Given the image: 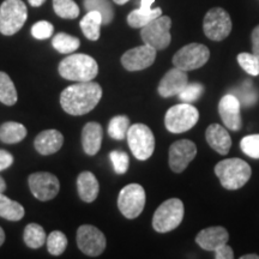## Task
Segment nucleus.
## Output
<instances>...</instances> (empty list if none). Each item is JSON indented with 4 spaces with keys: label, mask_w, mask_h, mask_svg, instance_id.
Here are the masks:
<instances>
[{
    "label": "nucleus",
    "mask_w": 259,
    "mask_h": 259,
    "mask_svg": "<svg viewBox=\"0 0 259 259\" xmlns=\"http://www.w3.org/2000/svg\"><path fill=\"white\" fill-rule=\"evenodd\" d=\"M102 89L95 82H79L67 87L60 95V105L71 115H84L97 106Z\"/></svg>",
    "instance_id": "nucleus-1"
},
{
    "label": "nucleus",
    "mask_w": 259,
    "mask_h": 259,
    "mask_svg": "<svg viewBox=\"0 0 259 259\" xmlns=\"http://www.w3.org/2000/svg\"><path fill=\"white\" fill-rule=\"evenodd\" d=\"M59 73L65 79L74 82H89L99 73V65L93 57L87 54H71L61 60Z\"/></svg>",
    "instance_id": "nucleus-2"
},
{
    "label": "nucleus",
    "mask_w": 259,
    "mask_h": 259,
    "mask_svg": "<svg viewBox=\"0 0 259 259\" xmlns=\"http://www.w3.org/2000/svg\"><path fill=\"white\" fill-rule=\"evenodd\" d=\"M215 174L225 189L238 190L250 180L252 169L246 161L233 157L219 162L215 166Z\"/></svg>",
    "instance_id": "nucleus-3"
},
{
    "label": "nucleus",
    "mask_w": 259,
    "mask_h": 259,
    "mask_svg": "<svg viewBox=\"0 0 259 259\" xmlns=\"http://www.w3.org/2000/svg\"><path fill=\"white\" fill-rule=\"evenodd\" d=\"M184 204L180 199L170 198L158 206L153 218V227L158 233H168L180 226L184 219Z\"/></svg>",
    "instance_id": "nucleus-4"
},
{
    "label": "nucleus",
    "mask_w": 259,
    "mask_h": 259,
    "mask_svg": "<svg viewBox=\"0 0 259 259\" xmlns=\"http://www.w3.org/2000/svg\"><path fill=\"white\" fill-rule=\"evenodd\" d=\"M27 18L28 10L22 0H5L0 6V32L11 36L21 30Z\"/></svg>",
    "instance_id": "nucleus-5"
},
{
    "label": "nucleus",
    "mask_w": 259,
    "mask_h": 259,
    "mask_svg": "<svg viewBox=\"0 0 259 259\" xmlns=\"http://www.w3.org/2000/svg\"><path fill=\"white\" fill-rule=\"evenodd\" d=\"M199 112L191 103H179L170 107L164 116V125L171 134H183L197 124Z\"/></svg>",
    "instance_id": "nucleus-6"
},
{
    "label": "nucleus",
    "mask_w": 259,
    "mask_h": 259,
    "mask_svg": "<svg viewBox=\"0 0 259 259\" xmlns=\"http://www.w3.org/2000/svg\"><path fill=\"white\" fill-rule=\"evenodd\" d=\"M126 138L132 154L137 160L145 161L154 154L155 137L147 125L135 124L130 126Z\"/></svg>",
    "instance_id": "nucleus-7"
},
{
    "label": "nucleus",
    "mask_w": 259,
    "mask_h": 259,
    "mask_svg": "<svg viewBox=\"0 0 259 259\" xmlns=\"http://www.w3.org/2000/svg\"><path fill=\"white\" fill-rule=\"evenodd\" d=\"M171 19L168 16H160L155 18L150 23L142 28L141 37L145 45L155 48L156 51H162L169 46Z\"/></svg>",
    "instance_id": "nucleus-8"
},
{
    "label": "nucleus",
    "mask_w": 259,
    "mask_h": 259,
    "mask_svg": "<svg viewBox=\"0 0 259 259\" xmlns=\"http://www.w3.org/2000/svg\"><path fill=\"white\" fill-rule=\"evenodd\" d=\"M210 58V51L206 46L202 44L186 45L174 54L173 65L178 69L184 71H192L202 67L208 63Z\"/></svg>",
    "instance_id": "nucleus-9"
},
{
    "label": "nucleus",
    "mask_w": 259,
    "mask_h": 259,
    "mask_svg": "<svg viewBox=\"0 0 259 259\" xmlns=\"http://www.w3.org/2000/svg\"><path fill=\"white\" fill-rule=\"evenodd\" d=\"M145 206V191L139 184H130L120 191L118 208L126 219H137Z\"/></svg>",
    "instance_id": "nucleus-10"
},
{
    "label": "nucleus",
    "mask_w": 259,
    "mask_h": 259,
    "mask_svg": "<svg viewBox=\"0 0 259 259\" xmlns=\"http://www.w3.org/2000/svg\"><path fill=\"white\" fill-rule=\"evenodd\" d=\"M203 30L205 36L211 41L225 40L232 31L231 16L221 8L209 10L204 17Z\"/></svg>",
    "instance_id": "nucleus-11"
},
{
    "label": "nucleus",
    "mask_w": 259,
    "mask_h": 259,
    "mask_svg": "<svg viewBox=\"0 0 259 259\" xmlns=\"http://www.w3.org/2000/svg\"><path fill=\"white\" fill-rule=\"evenodd\" d=\"M77 245L84 254L97 257L105 251L106 236L96 227L83 225L77 231Z\"/></svg>",
    "instance_id": "nucleus-12"
},
{
    "label": "nucleus",
    "mask_w": 259,
    "mask_h": 259,
    "mask_svg": "<svg viewBox=\"0 0 259 259\" xmlns=\"http://www.w3.org/2000/svg\"><path fill=\"white\" fill-rule=\"evenodd\" d=\"M28 183L35 198L42 200V202L53 199L60 189L58 178L47 171H38V173L31 174L29 177Z\"/></svg>",
    "instance_id": "nucleus-13"
},
{
    "label": "nucleus",
    "mask_w": 259,
    "mask_h": 259,
    "mask_svg": "<svg viewBox=\"0 0 259 259\" xmlns=\"http://www.w3.org/2000/svg\"><path fill=\"white\" fill-rule=\"evenodd\" d=\"M197 147L189 139L174 142L169 148V167L174 173H183L196 157Z\"/></svg>",
    "instance_id": "nucleus-14"
},
{
    "label": "nucleus",
    "mask_w": 259,
    "mask_h": 259,
    "mask_svg": "<svg viewBox=\"0 0 259 259\" xmlns=\"http://www.w3.org/2000/svg\"><path fill=\"white\" fill-rule=\"evenodd\" d=\"M155 59H156V50L144 44L143 46L125 52L124 56L121 57V64L127 71L135 72V71L148 69L154 64Z\"/></svg>",
    "instance_id": "nucleus-15"
},
{
    "label": "nucleus",
    "mask_w": 259,
    "mask_h": 259,
    "mask_svg": "<svg viewBox=\"0 0 259 259\" xmlns=\"http://www.w3.org/2000/svg\"><path fill=\"white\" fill-rule=\"evenodd\" d=\"M241 103L238 97L232 93L227 94L219 103V113L223 124L232 131H239L242 126L241 121Z\"/></svg>",
    "instance_id": "nucleus-16"
},
{
    "label": "nucleus",
    "mask_w": 259,
    "mask_h": 259,
    "mask_svg": "<svg viewBox=\"0 0 259 259\" xmlns=\"http://www.w3.org/2000/svg\"><path fill=\"white\" fill-rule=\"evenodd\" d=\"M187 84H189V77H187L186 71L174 66L161 79L157 92L162 97L179 95L186 88Z\"/></svg>",
    "instance_id": "nucleus-17"
},
{
    "label": "nucleus",
    "mask_w": 259,
    "mask_h": 259,
    "mask_svg": "<svg viewBox=\"0 0 259 259\" xmlns=\"http://www.w3.org/2000/svg\"><path fill=\"white\" fill-rule=\"evenodd\" d=\"M229 234L223 227H209L200 231L196 236V242L203 250L215 251L220 246L228 242Z\"/></svg>",
    "instance_id": "nucleus-18"
},
{
    "label": "nucleus",
    "mask_w": 259,
    "mask_h": 259,
    "mask_svg": "<svg viewBox=\"0 0 259 259\" xmlns=\"http://www.w3.org/2000/svg\"><path fill=\"white\" fill-rule=\"evenodd\" d=\"M155 0H141V8L134 10L127 16V23L131 28H143L155 18L160 17L162 10L160 8L151 9Z\"/></svg>",
    "instance_id": "nucleus-19"
},
{
    "label": "nucleus",
    "mask_w": 259,
    "mask_h": 259,
    "mask_svg": "<svg viewBox=\"0 0 259 259\" xmlns=\"http://www.w3.org/2000/svg\"><path fill=\"white\" fill-rule=\"evenodd\" d=\"M208 144L220 155H227L232 147V138L228 131L219 124H211L205 131Z\"/></svg>",
    "instance_id": "nucleus-20"
},
{
    "label": "nucleus",
    "mask_w": 259,
    "mask_h": 259,
    "mask_svg": "<svg viewBox=\"0 0 259 259\" xmlns=\"http://www.w3.org/2000/svg\"><path fill=\"white\" fill-rule=\"evenodd\" d=\"M103 131L99 122H88L83 127L82 144L84 153L89 156H94L100 151L102 144Z\"/></svg>",
    "instance_id": "nucleus-21"
},
{
    "label": "nucleus",
    "mask_w": 259,
    "mask_h": 259,
    "mask_svg": "<svg viewBox=\"0 0 259 259\" xmlns=\"http://www.w3.org/2000/svg\"><path fill=\"white\" fill-rule=\"evenodd\" d=\"M64 136L57 130H46L42 131L40 135L35 138L34 145L37 153L41 155H52L63 147Z\"/></svg>",
    "instance_id": "nucleus-22"
},
{
    "label": "nucleus",
    "mask_w": 259,
    "mask_h": 259,
    "mask_svg": "<svg viewBox=\"0 0 259 259\" xmlns=\"http://www.w3.org/2000/svg\"><path fill=\"white\" fill-rule=\"evenodd\" d=\"M77 190L80 199L85 203H92L99 196V181L92 171H83L77 179Z\"/></svg>",
    "instance_id": "nucleus-23"
},
{
    "label": "nucleus",
    "mask_w": 259,
    "mask_h": 259,
    "mask_svg": "<svg viewBox=\"0 0 259 259\" xmlns=\"http://www.w3.org/2000/svg\"><path fill=\"white\" fill-rule=\"evenodd\" d=\"M27 136V128L19 122L9 121L0 126V141L6 144H15L22 142Z\"/></svg>",
    "instance_id": "nucleus-24"
},
{
    "label": "nucleus",
    "mask_w": 259,
    "mask_h": 259,
    "mask_svg": "<svg viewBox=\"0 0 259 259\" xmlns=\"http://www.w3.org/2000/svg\"><path fill=\"white\" fill-rule=\"evenodd\" d=\"M79 25L88 40L97 41L100 38V29L102 25L101 15L96 11H88V14L82 18Z\"/></svg>",
    "instance_id": "nucleus-25"
},
{
    "label": "nucleus",
    "mask_w": 259,
    "mask_h": 259,
    "mask_svg": "<svg viewBox=\"0 0 259 259\" xmlns=\"http://www.w3.org/2000/svg\"><path fill=\"white\" fill-rule=\"evenodd\" d=\"M23 216L24 208L21 204L0 193V218L9 221H19L23 219Z\"/></svg>",
    "instance_id": "nucleus-26"
},
{
    "label": "nucleus",
    "mask_w": 259,
    "mask_h": 259,
    "mask_svg": "<svg viewBox=\"0 0 259 259\" xmlns=\"http://www.w3.org/2000/svg\"><path fill=\"white\" fill-rule=\"evenodd\" d=\"M84 8L87 11L99 12L103 25H108L114 18V9L109 0H84Z\"/></svg>",
    "instance_id": "nucleus-27"
},
{
    "label": "nucleus",
    "mask_w": 259,
    "mask_h": 259,
    "mask_svg": "<svg viewBox=\"0 0 259 259\" xmlns=\"http://www.w3.org/2000/svg\"><path fill=\"white\" fill-rule=\"evenodd\" d=\"M0 102L6 106H14L17 102V90L9 74L0 71Z\"/></svg>",
    "instance_id": "nucleus-28"
},
{
    "label": "nucleus",
    "mask_w": 259,
    "mask_h": 259,
    "mask_svg": "<svg viewBox=\"0 0 259 259\" xmlns=\"http://www.w3.org/2000/svg\"><path fill=\"white\" fill-rule=\"evenodd\" d=\"M24 242L30 248H40L47 241L46 233L40 225L30 223L24 229Z\"/></svg>",
    "instance_id": "nucleus-29"
},
{
    "label": "nucleus",
    "mask_w": 259,
    "mask_h": 259,
    "mask_svg": "<svg viewBox=\"0 0 259 259\" xmlns=\"http://www.w3.org/2000/svg\"><path fill=\"white\" fill-rule=\"evenodd\" d=\"M232 94L238 97L241 105L246 107L253 106L258 101V93L251 80H245L241 85H239L238 88L232 90Z\"/></svg>",
    "instance_id": "nucleus-30"
},
{
    "label": "nucleus",
    "mask_w": 259,
    "mask_h": 259,
    "mask_svg": "<svg viewBox=\"0 0 259 259\" xmlns=\"http://www.w3.org/2000/svg\"><path fill=\"white\" fill-rule=\"evenodd\" d=\"M52 45L61 54H70L78 50L80 42L77 37L71 36L65 32H59L53 37Z\"/></svg>",
    "instance_id": "nucleus-31"
},
{
    "label": "nucleus",
    "mask_w": 259,
    "mask_h": 259,
    "mask_svg": "<svg viewBox=\"0 0 259 259\" xmlns=\"http://www.w3.org/2000/svg\"><path fill=\"white\" fill-rule=\"evenodd\" d=\"M130 128V119L126 115H116L109 121L108 135L116 141L125 139Z\"/></svg>",
    "instance_id": "nucleus-32"
},
{
    "label": "nucleus",
    "mask_w": 259,
    "mask_h": 259,
    "mask_svg": "<svg viewBox=\"0 0 259 259\" xmlns=\"http://www.w3.org/2000/svg\"><path fill=\"white\" fill-rule=\"evenodd\" d=\"M54 12L61 18L74 19L79 16V8L73 0H53Z\"/></svg>",
    "instance_id": "nucleus-33"
},
{
    "label": "nucleus",
    "mask_w": 259,
    "mask_h": 259,
    "mask_svg": "<svg viewBox=\"0 0 259 259\" xmlns=\"http://www.w3.org/2000/svg\"><path fill=\"white\" fill-rule=\"evenodd\" d=\"M67 246V239L64 233L59 231L52 232L47 238V248L48 252L53 255H60L64 253Z\"/></svg>",
    "instance_id": "nucleus-34"
},
{
    "label": "nucleus",
    "mask_w": 259,
    "mask_h": 259,
    "mask_svg": "<svg viewBox=\"0 0 259 259\" xmlns=\"http://www.w3.org/2000/svg\"><path fill=\"white\" fill-rule=\"evenodd\" d=\"M238 63L241 69L251 76L259 74V59L253 53H240L238 56Z\"/></svg>",
    "instance_id": "nucleus-35"
},
{
    "label": "nucleus",
    "mask_w": 259,
    "mask_h": 259,
    "mask_svg": "<svg viewBox=\"0 0 259 259\" xmlns=\"http://www.w3.org/2000/svg\"><path fill=\"white\" fill-rule=\"evenodd\" d=\"M240 149L242 153L252 158H259V135L246 136L241 139Z\"/></svg>",
    "instance_id": "nucleus-36"
},
{
    "label": "nucleus",
    "mask_w": 259,
    "mask_h": 259,
    "mask_svg": "<svg viewBox=\"0 0 259 259\" xmlns=\"http://www.w3.org/2000/svg\"><path fill=\"white\" fill-rule=\"evenodd\" d=\"M109 158H111L113 168H114L116 174L121 176V174H125L127 171L130 164L127 154L120 150H114L109 154Z\"/></svg>",
    "instance_id": "nucleus-37"
},
{
    "label": "nucleus",
    "mask_w": 259,
    "mask_h": 259,
    "mask_svg": "<svg viewBox=\"0 0 259 259\" xmlns=\"http://www.w3.org/2000/svg\"><path fill=\"white\" fill-rule=\"evenodd\" d=\"M204 92V87L199 83L187 84L186 88L179 94V99L183 102L191 103L197 101Z\"/></svg>",
    "instance_id": "nucleus-38"
},
{
    "label": "nucleus",
    "mask_w": 259,
    "mask_h": 259,
    "mask_svg": "<svg viewBox=\"0 0 259 259\" xmlns=\"http://www.w3.org/2000/svg\"><path fill=\"white\" fill-rule=\"evenodd\" d=\"M54 31L53 24L47 21H40L31 27V35L37 40L50 38Z\"/></svg>",
    "instance_id": "nucleus-39"
},
{
    "label": "nucleus",
    "mask_w": 259,
    "mask_h": 259,
    "mask_svg": "<svg viewBox=\"0 0 259 259\" xmlns=\"http://www.w3.org/2000/svg\"><path fill=\"white\" fill-rule=\"evenodd\" d=\"M215 258L216 259H233L234 258V252H233L231 246L227 244L220 246L215 251Z\"/></svg>",
    "instance_id": "nucleus-40"
},
{
    "label": "nucleus",
    "mask_w": 259,
    "mask_h": 259,
    "mask_svg": "<svg viewBox=\"0 0 259 259\" xmlns=\"http://www.w3.org/2000/svg\"><path fill=\"white\" fill-rule=\"evenodd\" d=\"M14 163V156L9 151L0 150V171L9 168Z\"/></svg>",
    "instance_id": "nucleus-41"
},
{
    "label": "nucleus",
    "mask_w": 259,
    "mask_h": 259,
    "mask_svg": "<svg viewBox=\"0 0 259 259\" xmlns=\"http://www.w3.org/2000/svg\"><path fill=\"white\" fill-rule=\"evenodd\" d=\"M252 53L259 59V25H257L252 31Z\"/></svg>",
    "instance_id": "nucleus-42"
},
{
    "label": "nucleus",
    "mask_w": 259,
    "mask_h": 259,
    "mask_svg": "<svg viewBox=\"0 0 259 259\" xmlns=\"http://www.w3.org/2000/svg\"><path fill=\"white\" fill-rule=\"evenodd\" d=\"M29 4H30L31 6H34V8H38V6H41L42 4H44L46 0H28Z\"/></svg>",
    "instance_id": "nucleus-43"
},
{
    "label": "nucleus",
    "mask_w": 259,
    "mask_h": 259,
    "mask_svg": "<svg viewBox=\"0 0 259 259\" xmlns=\"http://www.w3.org/2000/svg\"><path fill=\"white\" fill-rule=\"evenodd\" d=\"M6 190V183L5 180L0 177V193H3Z\"/></svg>",
    "instance_id": "nucleus-44"
},
{
    "label": "nucleus",
    "mask_w": 259,
    "mask_h": 259,
    "mask_svg": "<svg viewBox=\"0 0 259 259\" xmlns=\"http://www.w3.org/2000/svg\"><path fill=\"white\" fill-rule=\"evenodd\" d=\"M241 259H259V255L258 254H254V253L245 254V255H242Z\"/></svg>",
    "instance_id": "nucleus-45"
},
{
    "label": "nucleus",
    "mask_w": 259,
    "mask_h": 259,
    "mask_svg": "<svg viewBox=\"0 0 259 259\" xmlns=\"http://www.w3.org/2000/svg\"><path fill=\"white\" fill-rule=\"evenodd\" d=\"M4 241H5V233L3 231L2 227H0V246L4 244Z\"/></svg>",
    "instance_id": "nucleus-46"
},
{
    "label": "nucleus",
    "mask_w": 259,
    "mask_h": 259,
    "mask_svg": "<svg viewBox=\"0 0 259 259\" xmlns=\"http://www.w3.org/2000/svg\"><path fill=\"white\" fill-rule=\"evenodd\" d=\"M113 2H114L115 4H118V5H124L128 2V0H113Z\"/></svg>",
    "instance_id": "nucleus-47"
}]
</instances>
